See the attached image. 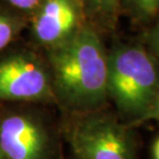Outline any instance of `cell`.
I'll use <instances>...</instances> for the list:
<instances>
[{
  "label": "cell",
  "instance_id": "obj_1",
  "mask_svg": "<svg viewBox=\"0 0 159 159\" xmlns=\"http://www.w3.org/2000/svg\"><path fill=\"white\" fill-rule=\"evenodd\" d=\"M54 85L75 113L100 110L107 98L109 55L93 30H77L50 54Z\"/></svg>",
  "mask_w": 159,
  "mask_h": 159
},
{
  "label": "cell",
  "instance_id": "obj_2",
  "mask_svg": "<svg viewBox=\"0 0 159 159\" xmlns=\"http://www.w3.org/2000/svg\"><path fill=\"white\" fill-rule=\"evenodd\" d=\"M159 88V63L144 47L121 44L109 55L107 97L130 127L139 125Z\"/></svg>",
  "mask_w": 159,
  "mask_h": 159
},
{
  "label": "cell",
  "instance_id": "obj_3",
  "mask_svg": "<svg viewBox=\"0 0 159 159\" xmlns=\"http://www.w3.org/2000/svg\"><path fill=\"white\" fill-rule=\"evenodd\" d=\"M66 138L75 159H138L133 127L100 110L75 113Z\"/></svg>",
  "mask_w": 159,
  "mask_h": 159
},
{
  "label": "cell",
  "instance_id": "obj_4",
  "mask_svg": "<svg viewBox=\"0 0 159 159\" xmlns=\"http://www.w3.org/2000/svg\"><path fill=\"white\" fill-rule=\"evenodd\" d=\"M51 92L47 72L35 60L14 56L0 62V99L40 100Z\"/></svg>",
  "mask_w": 159,
  "mask_h": 159
},
{
  "label": "cell",
  "instance_id": "obj_5",
  "mask_svg": "<svg viewBox=\"0 0 159 159\" xmlns=\"http://www.w3.org/2000/svg\"><path fill=\"white\" fill-rule=\"evenodd\" d=\"M0 150L5 159H44L49 135L31 116L11 114L0 119Z\"/></svg>",
  "mask_w": 159,
  "mask_h": 159
},
{
  "label": "cell",
  "instance_id": "obj_6",
  "mask_svg": "<svg viewBox=\"0 0 159 159\" xmlns=\"http://www.w3.org/2000/svg\"><path fill=\"white\" fill-rule=\"evenodd\" d=\"M78 22V8L72 0H47L35 23L36 36L56 46L75 32Z\"/></svg>",
  "mask_w": 159,
  "mask_h": 159
},
{
  "label": "cell",
  "instance_id": "obj_7",
  "mask_svg": "<svg viewBox=\"0 0 159 159\" xmlns=\"http://www.w3.org/2000/svg\"><path fill=\"white\" fill-rule=\"evenodd\" d=\"M132 17L139 22L153 19L159 11V0H124Z\"/></svg>",
  "mask_w": 159,
  "mask_h": 159
},
{
  "label": "cell",
  "instance_id": "obj_8",
  "mask_svg": "<svg viewBox=\"0 0 159 159\" xmlns=\"http://www.w3.org/2000/svg\"><path fill=\"white\" fill-rule=\"evenodd\" d=\"M147 43L149 50H150L149 52L159 60V22L149 31L147 35Z\"/></svg>",
  "mask_w": 159,
  "mask_h": 159
},
{
  "label": "cell",
  "instance_id": "obj_9",
  "mask_svg": "<svg viewBox=\"0 0 159 159\" xmlns=\"http://www.w3.org/2000/svg\"><path fill=\"white\" fill-rule=\"evenodd\" d=\"M12 37V27L11 24L0 16V51L9 43Z\"/></svg>",
  "mask_w": 159,
  "mask_h": 159
},
{
  "label": "cell",
  "instance_id": "obj_10",
  "mask_svg": "<svg viewBox=\"0 0 159 159\" xmlns=\"http://www.w3.org/2000/svg\"><path fill=\"white\" fill-rule=\"evenodd\" d=\"M158 119H159V88L156 94H155V97L153 101H152L151 106L149 107V109L146 112L144 117L139 122V125H142V124L149 122V121H155L156 122Z\"/></svg>",
  "mask_w": 159,
  "mask_h": 159
},
{
  "label": "cell",
  "instance_id": "obj_11",
  "mask_svg": "<svg viewBox=\"0 0 159 159\" xmlns=\"http://www.w3.org/2000/svg\"><path fill=\"white\" fill-rule=\"evenodd\" d=\"M120 0H89L94 7L104 12H112L117 8Z\"/></svg>",
  "mask_w": 159,
  "mask_h": 159
},
{
  "label": "cell",
  "instance_id": "obj_12",
  "mask_svg": "<svg viewBox=\"0 0 159 159\" xmlns=\"http://www.w3.org/2000/svg\"><path fill=\"white\" fill-rule=\"evenodd\" d=\"M12 5L22 9H30L34 7L39 0H8Z\"/></svg>",
  "mask_w": 159,
  "mask_h": 159
},
{
  "label": "cell",
  "instance_id": "obj_13",
  "mask_svg": "<svg viewBox=\"0 0 159 159\" xmlns=\"http://www.w3.org/2000/svg\"><path fill=\"white\" fill-rule=\"evenodd\" d=\"M151 151H152V157H153V159H159V135L153 142Z\"/></svg>",
  "mask_w": 159,
  "mask_h": 159
},
{
  "label": "cell",
  "instance_id": "obj_14",
  "mask_svg": "<svg viewBox=\"0 0 159 159\" xmlns=\"http://www.w3.org/2000/svg\"><path fill=\"white\" fill-rule=\"evenodd\" d=\"M0 159H5V158H4V156H3V154H2L1 150H0Z\"/></svg>",
  "mask_w": 159,
  "mask_h": 159
},
{
  "label": "cell",
  "instance_id": "obj_15",
  "mask_svg": "<svg viewBox=\"0 0 159 159\" xmlns=\"http://www.w3.org/2000/svg\"><path fill=\"white\" fill-rule=\"evenodd\" d=\"M156 122H158V123H159V119H158V120H157V121H156Z\"/></svg>",
  "mask_w": 159,
  "mask_h": 159
}]
</instances>
